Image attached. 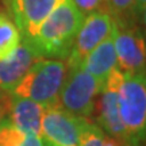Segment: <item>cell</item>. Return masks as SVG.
<instances>
[{"instance_id":"obj_1","label":"cell","mask_w":146,"mask_h":146,"mask_svg":"<svg viewBox=\"0 0 146 146\" xmlns=\"http://www.w3.org/2000/svg\"><path fill=\"white\" fill-rule=\"evenodd\" d=\"M83 19L84 15L72 0H65L47 16L36 35L26 43L38 57H68Z\"/></svg>"},{"instance_id":"obj_2","label":"cell","mask_w":146,"mask_h":146,"mask_svg":"<svg viewBox=\"0 0 146 146\" xmlns=\"http://www.w3.org/2000/svg\"><path fill=\"white\" fill-rule=\"evenodd\" d=\"M68 65L61 60L36 58L16 85L12 95L30 99L42 107H61L60 92L66 77Z\"/></svg>"},{"instance_id":"obj_3","label":"cell","mask_w":146,"mask_h":146,"mask_svg":"<svg viewBox=\"0 0 146 146\" xmlns=\"http://www.w3.org/2000/svg\"><path fill=\"white\" fill-rule=\"evenodd\" d=\"M118 107L129 139L143 142L146 130L145 73L125 76L118 91Z\"/></svg>"},{"instance_id":"obj_4","label":"cell","mask_w":146,"mask_h":146,"mask_svg":"<svg viewBox=\"0 0 146 146\" xmlns=\"http://www.w3.org/2000/svg\"><path fill=\"white\" fill-rule=\"evenodd\" d=\"M102 88L103 87L81 66H68L60 92V106L70 114L88 119L94 115L96 99Z\"/></svg>"},{"instance_id":"obj_5","label":"cell","mask_w":146,"mask_h":146,"mask_svg":"<svg viewBox=\"0 0 146 146\" xmlns=\"http://www.w3.org/2000/svg\"><path fill=\"white\" fill-rule=\"evenodd\" d=\"M114 29V21L104 11H95L84 16L68 56V66H80L84 58L112 34Z\"/></svg>"},{"instance_id":"obj_6","label":"cell","mask_w":146,"mask_h":146,"mask_svg":"<svg viewBox=\"0 0 146 146\" xmlns=\"http://www.w3.org/2000/svg\"><path fill=\"white\" fill-rule=\"evenodd\" d=\"M87 120L62 107H43L41 139L53 146H78L80 131Z\"/></svg>"},{"instance_id":"obj_7","label":"cell","mask_w":146,"mask_h":146,"mask_svg":"<svg viewBox=\"0 0 146 146\" xmlns=\"http://www.w3.org/2000/svg\"><path fill=\"white\" fill-rule=\"evenodd\" d=\"M125 74L118 66L111 70L106 78L103 88L100 91V99L96 102L95 110H98V123L102 130H104L108 137H112L116 141L125 142L129 139L120 120L119 107H118V91L123 83Z\"/></svg>"},{"instance_id":"obj_8","label":"cell","mask_w":146,"mask_h":146,"mask_svg":"<svg viewBox=\"0 0 146 146\" xmlns=\"http://www.w3.org/2000/svg\"><path fill=\"white\" fill-rule=\"evenodd\" d=\"M116 66L125 76L145 73V39L138 27L114 30Z\"/></svg>"},{"instance_id":"obj_9","label":"cell","mask_w":146,"mask_h":146,"mask_svg":"<svg viewBox=\"0 0 146 146\" xmlns=\"http://www.w3.org/2000/svg\"><path fill=\"white\" fill-rule=\"evenodd\" d=\"M65 0H12L11 8L15 25L25 38L30 41L36 35L46 18Z\"/></svg>"},{"instance_id":"obj_10","label":"cell","mask_w":146,"mask_h":146,"mask_svg":"<svg viewBox=\"0 0 146 146\" xmlns=\"http://www.w3.org/2000/svg\"><path fill=\"white\" fill-rule=\"evenodd\" d=\"M36 58L39 57L25 42V45H19L7 58L0 60V89L12 94Z\"/></svg>"},{"instance_id":"obj_11","label":"cell","mask_w":146,"mask_h":146,"mask_svg":"<svg viewBox=\"0 0 146 146\" xmlns=\"http://www.w3.org/2000/svg\"><path fill=\"white\" fill-rule=\"evenodd\" d=\"M8 120L18 129L41 138V122L43 107L30 99L12 96L8 108Z\"/></svg>"},{"instance_id":"obj_12","label":"cell","mask_w":146,"mask_h":146,"mask_svg":"<svg viewBox=\"0 0 146 146\" xmlns=\"http://www.w3.org/2000/svg\"><path fill=\"white\" fill-rule=\"evenodd\" d=\"M115 30V29H114ZM103 87L106 78L112 69L116 68V54L114 46V31L100 45L95 47L80 65Z\"/></svg>"},{"instance_id":"obj_13","label":"cell","mask_w":146,"mask_h":146,"mask_svg":"<svg viewBox=\"0 0 146 146\" xmlns=\"http://www.w3.org/2000/svg\"><path fill=\"white\" fill-rule=\"evenodd\" d=\"M21 31L10 15L0 11V60H4L21 45Z\"/></svg>"},{"instance_id":"obj_14","label":"cell","mask_w":146,"mask_h":146,"mask_svg":"<svg viewBox=\"0 0 146 146\" xmlns=\"http://www.w3.org/2000/svg\"><path fill=\"white\" fill-rule=\"evenodd\" d=\"M27 138V134L8 119L0 120V146H22Z\"/></svg>"},{"instance_id":"obj_15","label":"cell","mask_w":146,"mask_h":146,"mask_svg":"<svg viewBox=\"0 0 146 146\" xmlns=\"http://www.w3.org/2000/svg\"><path fill=\"white\" fill-rule=\"evenodd\" d=\"M104 138V131L100 129L99 125H95L92 122L87 120L80 131L78 146H103Z\"/></svg>"},{"instance_id":"obj_16","label":"cell","mask_w":146,"mask_h":146,"mask_svg":"<svg viewBox=\"0 0 146 146\" xmlns=\"http://www.w3.org/2000/svg\"><path fill=\"white\" fill-rule=\"evenodd\" d=\"M72 3L77 7V10L84 16L91 12H95V11H104L106 12L103 0H72Z\"/></svg>"},{"instance_id":"obj_17","label":"cell","mask_w":146,"mask_h":146,"mask_svg":"<svg viewBox=\"0 0 146 146\" xmlns=\"http://www.w3.org/2000/svg\"><path fill=\"white\" fill-rule=\"evenodd\" d=\"M11 98L7 92H3L0 89V120L4 119V116L8 112V108H10V103H11Z\"/></svg>"},{"instance_id":"obj_18","label":"cell","mask_w":146,"mask_h":146,"mask_svg":"<svg viewBox=\"0 0 146 146\" xmlns=\"http://www.w3.org/2000/svg\"><path fill=\"white\" fill-rule=\"evenodd\" d=\"M22 146H43L42 145V139L36 135H31V134H27V138L25 143Z\"/></svg>"},{"instance_id":"obj_19","label":"cell","mask_w":146,"mask_h":146,"mask_svg":"<svg viewBox=\"0 0 146 146\" xmlns=\"http://www.w3.org/2000/svg\"><path fill=\"white\" fill-rule=\"evenodd\" d=\"M135 1V10L139 18H143L145 16V8H146V0H134Z\"/></svg>"},{"instance_id":"obj_20","label":"cell","mask_w":146,"mask_h":146,"mask_svg":"<svg viewBox=\"0 0 146 146\" xmlns=\"http://www.w3.org/2000/svg\"><path fill=\"white\" fill-rule=\"evenodd\" d=\"M103 146H120V142L116 141L112 137H106L104 138V145Z\"/></svg>"},{"instance_id":"obj_21","label":"cell","mask_w":146,"mask_h":146,"mask_svg":"<svg viewBox=\"0 0 146 146\" xmlns=\"http://www.w3.org/2000/svg\"><path fill=\"white\" fill-rule=\"evenodd\" d=\"M142 142L134 141V139H127L125 142H120V146H141Z\"/></svg>"},{"instance_id":"obj_22","label":"cell","mask_w":146,"mask_h":146,"mask_svg":"<svg viewBox=\"0 0 146 146\" xmlns=\"http://www.w3.org/2000/svg\"><path fill=\"white\" fill-rule=\"evenodd\" d=\"M5 1V4H8V5H11V1H12V0H4Z\"/></svg>"},{"instance_id":"obj_23","label":"cell","mask_w":146,"mask_h":146,"mask_svg":"<svg viewBox=\"0 0 146 146\" xmlns=\"http://www.w3.org/2000/svg\"><path fill=\"white\" fill-rule=\"evenodd\" d=\"M42 145L43 146H53V145H49V143H46V142H43V141H42Z\"/></svg>"},{"instance_id":"obj_24","label":"cell","mask_w":146,"mask_h":146,"mask_svg":"<svg viewBox=\"0 0 146 146\" xmlns=\"http://www.w3.org/2000/svg\"><path fill=\"white\" fill-rule=\"evenodd\" d=\"M103 3H104V8H106V5H107V0H103Z\"/></svg>"}]
</instances>
